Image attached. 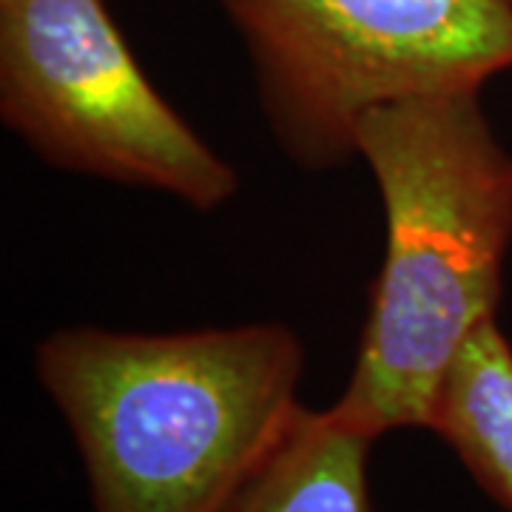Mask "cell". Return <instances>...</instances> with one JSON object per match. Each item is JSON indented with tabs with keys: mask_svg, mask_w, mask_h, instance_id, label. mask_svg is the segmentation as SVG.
<instances>
[{
	"mask_svg": "<svg viewBox=\"0 0 512 512\" xmlns=\"http://www.w3.org/2000/svg\"><path fill=\"white\" fill-rule=\"evenodd\" d=\"M433 433L476 484L512 512V342L498 319L473 333L441 387Z\"/></svg>",
	"mask_w": 512,
	"mask_h": 512,
	"instance_id": "8992f818",
	"label": "cell"
},
{
	"mask_svg": "<svg viewBox=\"0 0 512 512\" xmlns=\"http://www.w3.org/2000/svg\"><path fill=\"white\" fill-rule=\"evenodd\" d=\"M282 322L52 330L35 373L72 430L94 512H222L302 407Z\"/></svg>",
	"mask_w": 512,
	"mask_h": 512,
	"instance_id": "7a4b0ae2",
	"label": "cell"
},
{
	"mask_svg": "<svg viewBox=\"0 0 512 512\" xmlns=\"http://www.w3.org/2000/svg\"><path fill=\"white\" fill-rule=\"evenodd\" d=\"M384 205L387 242L336 419L370 439L430 430L441 387L498 319L512 248V151L481 92L416 94L367 109L353 131Z\"/></svg>",
	"mask_w": 512,
	"mask_h": 512,
	"instance_id": "6da1fadb",
	"label": "cell"
},
{
	"mask_svg": "<svg viewBox=\"0 0 512 512\" xmlns=\"http://www.w3.org/2000/svg\"><path fill=\"white\" fill-rule=\"evenodd\" d=\"M376 439L328 410H296L222 512H376L367 461Z\"/></svg>",
	"mask_w": 512,
	"mask_h": 512,
	"instance_id": "5b68a950",
	"label": "cell"
},
{
	"mask_svg": "<svg viewBox=\"0 0 512 512\" xmlns=\"http://www.w3.org/2000/svg\"><path fill=\"white\" fill-rule=\"evenodd\" d=\"M276 146L302 171L356 157L373 106L484 92L512 69V0H220Z\"/></svg>",
	"mask_w": 512,
	"mask_h": 512,
	"instance_id": "3957f363",
	"label": "cell"
},
{
	"mask_svg": "<svg viewBox=\"0 0 512 512\" xmlns=\"http://www.w3.org/2000/svg\"><path fill=\"white\" fill-rule=\"evenodd\" d=\"M0 120L60 171L211 214L237 171L154 89L106 0H0Z\"/></svg>",
	"mask_w": 512,
	"mask_h": 512,
	"instance_id": "277c9868",
	"label": "cell"
}]
</instances>
